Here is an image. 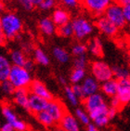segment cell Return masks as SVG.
Segmentation results:
<instances>
[{
    "instance_id": "obj_7",
    "label": "cell",
    "mask_w": 130,
    "mask_h": 131,
    "mask_svg": "<svg viewBox=\"0 0 130 131\" xmlns=\"http://www.w3.org/2000/svg\"><path fill=\"white\" fill-rule=\"evenodd\" d=\"M1 112L2 115L5 118L6 122L10 124L12 127L14 128V131H27L28 126L24 121L19 119L18 115L14 112L13 108L9 104L3 103L1 107Z\"/></svg>"
},
{
    "instance_id": "obj_53",
    "label": "cell",
    "mask_w": 130,
    "mask_h": 131,
    "mask_svg": "<svg viewBox=\"0 0 130 131\" xmlns=\"http://www.w3.org/2000/svg\"><path fill=\"white\" fill-rule=\"evenodd\" d=\"M115 1H117V0H115Z\"/></svg>"
},
{
    "instance_id": "obj_18",
    "label": "cell",
    "mask_w": 130,
    "mask_h": 131,
    "mask_svg": "<svg viewBox=\"0 0 130 131\" xmlns=\"http://www.w3.org/2000/svg\"><path fill=\"white\" fill-rule=\"evenodd\" d=\"M12 97L13 101L18 106H20V107L28 111L29 97H30V91H29L28 88H18L15 90Z\"/></svg>"
},
{
    "instance_id": "obj_51",
    "label": "cell",
    "mask_w": 130,
    "mask_h": 131,
    "mask_svg": "<svg viewBox=\"0 0 130 131\" xmlns=\"http://www.w3.org/2000/svg\"><path fill=\"white\" fill-rule=\"evenodd\" d=\"M129 45H130V38H129Z\"/></svg>"
},
{
    "instance_id": "obj_35",
    "label": "cell",
    "mask_w": 130,
    "mask_h": 131,
    "mask_svg": "<svg viewBox=\"0 0 130 131\" xmlns=\"http://www.w3.org/2000/svg\"><path fill=\"white\" fill-rule=\"evenodd\" d=\"M57 5V0H43L38 8L44 11H48L55 8Z\"/></svg>"
},
{
    "instance_id": "obj_1",
    "label": "cell",
    "mask_w": 130,
    "mask_h": 131,
    "mask_svg": "<svg viewBox=\"0 0 130 131\" xmlns=\"http://www.w3.org/2000/svg\"><path fill=\"white\" fill-rule=\"evenodd\" d=\"M0 21L4 34L8 40H13L23 31V20L14 12L8 11L1 14Z\"/></svg>"
},
{
    "instance_id": "obj_34",
    "label": "cell",
    "mask_w": 130,
    "mask_h": 131,
    "mask_svg": "<svg viewBox=\"0 0 130 131\" xmlns=\"http://www.w3.org/2000/svg\"><path fill=\"white\" fill-rule=\"evenodd\" d=\"M88 64V58L86 56H80V57H75L73 60V68H82L85 69Z\"/></svg>"
},
{
    "instance_id": "obj_20",
    "label": "cell",
    "mask_w": 130,
    "mask_h": 131,
    "mask_svg": "<svg viewBox=\"0 0 130 131\" xmlns=\"http://www.w3.org/2000/svg\"><path fill=\"white\" fill-rule=\"evenodd\" d=\"M100 92L105 97L112 99L117 95V80L112 78L100 84Z\"/></svg>"
},
{
    "instance_id": "obj_23",
    "label": "cell",
    "mask_w": 130,
    "mask_h": 131,
    "mask_svg": "<svg viewBox=\"0 0 130 131\" xmlns=\"http://www.w3.org/2000/svg\"><path fill=\"white\" fill-rule=\"evenodd\" d=\"M88 52H90L93 56L97 58H101L103 56V46L99 37H94L89 40L88 44Z\"/></svg>"
},
{
    "instance_id": "obj_22",
    "label": "cell",
    "mask_w": 130,
    "mask_h": 131,
    "mask_svg": "<svg viewBox=\"0 0 130 131\" xmlns=\"http://www.w3.org/2000/svg\"><path fill=\"white\" fill-rule=\"evenodd\" d=\"M35 118L38 121V123L42 125L44 127L46 128H55L57 123L55 122V120L52 118V116L48 114V112L43 111L38 113L37 114H35Z\"/></svg>"
},
{
    "instance_id": "obj_27",
    "label": "cell",
    "mask_w": 130,
    "mask_h": 131,
    "mask_svg": "<svg viewBox=\"0 0 130 131\" xmlns=\"http://www.w3.org/2000/svg\"><path fill=\"white\" fill-rule=\"evenodd\" d=\"M74 115L78 119V121L80 122L81 125H83V126H88L89 124H91V118H90L89 113L85 111L83 107L82 108L81 107H77V108L75 109Z\"/></svg>"
},
{
    "instance_id": "obj_26",
    "label": "cell",
    "mask_w": 130,
    "mask_h": 131,
    "mask_svg": "<svg viewBox=\"0 0 130 131\" xmlns=\"http://www.w3.org/2000/svg\"><path fill=\"white\" fill-rule=\"evenodd\" d=\"M53 57L60 63H67L70 61V54L65 48L60 47H55L52 50Z\"/></svg>"
},
{
    "instance_id": "obj_39",
    "label": "cell",
    "mask_w": 130,
    "mask_h": 131,
    "mask_svg": "<svg viewBox=\"0 0 130 131\" xmlns=\"http://www.w3.org/2000/svg\"><path fill=\"white\" fill-rule=\"evenodd\" d=\"M109 105L112 106V107H113V108H115V109H117L118 111H119V110H120V109L123 107L122 102H121L120 100L118 99L117 96H115V97H113V98L110 99Z\"/></svg>"
},
{
    "instance_id": "obj_38",
    "label": "cell",
    "mask_w": 130,
    "mask_h": 131,
    "mask_svg": "<svg viewBox=\"0 0 130 131\" xmlns=\"http://www.w3.org/2000/svg\"><path fill=\"white\" fill-rule=\"evenodd\" d=\"M72 88H73V90L75 93V95L80 99L81 101H82L83 99L85 98V95H84V92H83L81 84H75V85H73V86H72Z\"/></svg>"
},
{
    "instance_id": "obj_40",
    "label": "cell",
    "mask_w": 130,
    "mask_h": 131,
    "mask_svg": "<svg viewBox=\"0 0 130 131\" xmlns=\"http://www.w3.org/2000/svg\"><path fill=\"white\" fill-rule=\"evenodd\" d=\"M35 60H31V59H27V61L25 62L24 64V67L26 70H28L29 72H32L34 69H35Z\"/></svg>"
},
{
    "instance_id": "obj_41",
    "label": "cell",
    "mask_w": 130,
    "mask_h": 131,
    "mask_svg": "<svg viewBox=\"0 0 130 131\" xmlns=\"http://www.w3.org/2000/svg\"><path fill=\"white\" fill-rule=\"evenodd\" d=\"M7 37H6L5 34H4V31L2 29V26H1V21H0V46H4L7 42Z\"/></svg>"
},
{
    "instance_id": "obj_11",
    "label": "cell",
    "mask_w": 130,
    "mask_h": 131,
    "mask_svg": "<svg viewBox=\"0 0 130 131\" xmlns=\"http://www.w3.org/2000/svg\"><path fill=\"white\" fill-rule=\"evenodd\" d=\"M46 111L52 116V118L55 120L57 124L60 123L61 118L68 112L66 106L64 105L62 101L60 100H56V99H53V100L48 101Z\"/></svg>"
},
{
    "instance_id": "obj_25",
    "label": "cell",
    "mask_w": 130,
    "mask_h": 131,
    "mask_svg": "<svg viewBox=\"0 0 130 131\" xmlns=\"http://www.w3.org/2000/svg\"><path fill=\"white\" fill-rule=\"evenodd\" d=\"M86 77V70L82 68H73L70 73V82L73 85L81 84Z\"/></svg>"
},
{
    "instance_id": "obj_9",
    "label": "cell",
    "mask_w": 130,
    "mask_h": 131,
    "mask_svg": "<svg viewBox=\"0 0 130 131\" xmlns=\"http://www.w3.org/2000/svg\"><path fill=\"white\" fill-rule=\"evenodd\" d=\"M82 105L83 108L90 114L98 109L102 108L104 106L108 105V102L106 101L105 96L101 92H98V93H95L83 99Z\"/></svg>"
},
{
    "instance_id": "obj_19",
    "label": "cell",
    "mask_w": 130,
    "mask_h": 131,
    "mask_svg": "<svg viewBox=\"0 0 130 131\" xmlns=\"http://www.w3.org/2000/svg\"><path fill=\"white\" fill-rule=\"evenodd\" d=\"M38 28H39L41 33L43 35H47V36H50V35H53L54 34H56L58 29V27L56 26V24L52 20V19L48 17L42 18L39 20Z\"/></svg>"
},
{
    "instance_id": "obj_6",
    "label": "cell",
    "mask_w": 130,
    "mask_h": 131,
    "mask_svg": "<svg viewBox=\"0 0 130 131\" xmlns=\"http://www.w3.org/2000/svg\"><path fill=\"white\" fill-rule=\"evenodd\" d=\"M104 16L109 19L114 25L117 26L120 30L124 29L127 24L124 13V7L115 1L106 9Z\"/></svg>"
},
{
    "instance_id": "obj_37",
    "label": "cell",
    "mask_w": 130,
    "mask_h": 131,
    "mask_svg": "<svg viewBox=\"0 0 130 131\" xmlns=\"http://www.w3.org/2000/svg\"><path fill=\"white\" fill-rule=\"evenodd\" d=\"M59 1L69 8H75L80 5V0H59Z\"/></svg>"
},
{
    "instance_id": "obj_8",
    "label": "cell",
    "mask_w": 130,
    "mask_h": 131,
    "mask_svg": "<svg viewBox=\"0 0 130 131\" xmlns=\"http://www.w3.org/2000/svg\"><path fill=\"white\" fill-rule=\"evenodd\" d=\"M94 23H95L96 29H98V31L100 33L106 35L108 37H116L119 34V31H120V29L117 26L114 25L104 15L96 18V20Z\"/></svg>"
},
{
    "instance_id": "obj_2",
    "label": "cell",
    "mask_w": 130,
    "mask_h": 131,
    "mask_svg": "<svg viewBox=\"0 0 130 131\" xmlns=\"http://www.w3.org/2000/svg\"><path fill=\"white\" fill-rule=\"evenodd\" d=\"M73 28V36L78 41H83L88 38L95 30V23L84 16H77L72 20Z\"/></svg>"
},
{
    "instance_id": "obj_49",
    "label": "cell",
    "mask_w": 130,
    "mask_h": 131,
    "mask_svg": "<svg viewBox=\"0 0 130 131\" xmlns=\"http://www.w3.org/2000/svg\"><path fill=\"white\" fill-rule=\"evenodd\" d=\"M128 58H129V63H130V48L129 50H128Z\"/></svg>"
},
{
    "instance_id": "obj_32",
    "label": "cell",
    "mask_w": 130,
    "mask_h": 131,
    "mask_svg": "<svg viewBox=\"0 0 130 131\" xmlns=\"http://www.w3.org/2000/svg\"><path fill=\"white\" fill-rule=\"evenodd\" d=\"M72 54L74 57H80V56L86 55V52L88 51V44L83 43V42H77L72 47Z\"/></svg>"
},
{
    "instance_id": "obj_5",
    "label": "cell",
    "mask_w": 130,
    "mask_h": 131,
    "mask_svg": "<svg viewBox=\"0 0 130 131\" xmlns=\"http://www.w3.org/2000/svg\"><path fill=\"white\" fill-rule=\"evenodd\" d=\"M115 0H80V5L84 9L94 18L104 15L106 9Z\"/></svg>"
},
{
    "instance_id": "obj_33",
    "label": "cell",
    "mask_w": 130,
    "mask_h": 131,
    "mask_svg": "<svg viewBox=\"0 0 130 131\" xmlns=\"http://www.w3.org/2000/svg\"><path fill=\"white\" fill-rule=\"evenodd\" d=\"M0 90L5 96H12L15 92L16 88L9 80H6L0 83Z\"/></svg>"
},
{
    "instance_id": "obj_29",
    "label": "cell",
    "mask_w": 130,
    "mask_h": 131,
    "mask_svg": "<svg viewBox=\"0 0 130 131\" xmlns=\"http://www.w3.org/2000/svg\"><path fill=\"white\" fill-rule=\"evenodd\" d=\"M113 77L115 79H124L130 77V69L123 65H115L113 67Z\"/></svg>"
},
{
    "instance_id": "obj_45",
    "label": "cell",
    "mask_w": 130,
    "mask_h": 131,
    "mask_svg": "<svg viewBox=\"0 0 130 131\" xmlns=\"http://www.w3.org/2000/svg\"><path fill=\"white\" fill-rule=\"evenodd\" d=\"M85 131H101V128H99L98 126H96L94 124H89L86 128H85Z\"/></svg>"
},
{
    "instance_id": "obj_30",
    "label": "cell",
    "mask_w": 130,
    "mask_h": 131,
    "mask_svg": "<svg viewBox=\"0 0 130 131\" xmlns=\"http://www.w3.org/2000/svg\"><path fill=\"white\" fill-rule=\"evenodd\" d=\"M64 94H65L66 99H67L68 102H69L72 106L77 107L78 104L80 103L81 100L75 95V93L73 90V88H72V86H64Z\"/></svg>"
},
{
    "instance_id": "obj_36",
    "label": "cell",
    "mask_w": 130,
    "mask_h": 131,
    "mask_svg": "<svg viewBox=\"0 0 130 131\" xmlns=\"http://www.w3.org/2000/svg\"><path fill=\"white\" fill-rule=\"evenodd\" d=\"M18 2H19L20 6L23 9L27 10V11H30L32 8H35V4H34V1H32V0H18Z\"/></svg>"
},
{
    "instance_id": "obj_4",
    "label": "cell",
    "mask_w": 130,
    "mask_h": 131,
    "mask_svg": "<svg viewBox=\"0 0 130 131\" xmlns=\"http://www.w3.org/2000/svg\"><path fill=\"white\" fill-rule=\"evenodd\" d=\"M90 72L91 75L100 84L114 78L113 67L109 65L107 62L100 60H97L90 63Z\"/></svg>"
},
{
    "instance_id": "obj_21",
    "label": "cell",
    "mask_w": 130,
    "mask_h": 131,
    "mask_svg": "<svg viewBox=\"0 0 130 131\" xmlns=\"http://www.w3.org/2000/svg\"><path fill=\"white\" fill-rule=\"evenodd\" d=\"M12 67V63L9 58L0 54V83L8 80L10 70Z\"/></svg>"
},
{
    "instance_id": "obj_47",
    "label": "cell",
    "mask_w": 130,
    "mask_h": 131,
    "mask_svg": "<svg viewBox=\"0 0 130 131\" xmlns=\"http://www.w3.org/2000/svg\"><path fill=\"white\" fill-rule=\"evenodd\" d=\"M5 12V4L4 2L0 1V14H3Z\"/></svg>"
},
{
    "instance_id": "obj_28",
    "label": "cell",
    "mask_w": 130,
    "mask_h": 131,
    "mask_svg": "<svg viewBox=\"0 0 130 131\" xmlns=\"http://www.w3.org/2000/svg\"><path fill=\"white\" fill-rule=\"evenodd\" d=\"M34 60L36 63L43 66H48L49 64V58L42 48H36L34 50Z\"/></svg>"
},
{
    "instance_id": "obj_10",
    "label": "cell",
    "mask_w": 130,
    "mask_h": 131,
    "mask_svg": "<svg viewBox=\"0 0 130 131\" xmlns=\"http://www.w3.org/2000/svg\"><path fill=\"white\" fill-rule=\"evenodd\" d=\"M109 107L110 105L104 106L102 108H100L96 111L90 113V118H91V123L94 124L99 128H103L109 125L111 121V118L109 116Z\"/></svg>"
},
{
    "instance_id": "obj_15",
    "label": "cell",
    "mask_w": 130,
    "mask_h": 131,
    "mask_svg": "<svg viewBox=\"0 0 130 131\" xmlns=\"http://www.w3.org/2000/svg\"><path fill=\"white\" fill-rule=\"evenodd\" d=\"M48 100L39 97L35 94H31L29 97V106H28V111L32 113L34 115L37 114L40 112L45 111L47 109V106L48 103Z\"/></svg>"
},
{
    "instance_id": "obj_16",
    "label": "cell",
    "mask_w": 130,
    "mask_h": 131,
    "mask_svg": "<svg viewBox=\"0 0 130 131\" xmlns=\"http://www.w3.org/2000/svg\"><path fill=\"white\" fill-rule=\"evenodd\" d=\"M81 86H82L85 98L88 96H90V95H93V94L95 93H98V92L100 91V83L98 82L92 75L86 76L84 79V81L81 83Z\"/></svg>"
},
{
    "instance_id": "obj_50",
    "label": "cell",
    "mask_w": 130,
    "mask_h": 131,
    "mask_svg": "<svg viewBox=\"0 0 130 131\" xmlns=\"http://www.w3.org/2000/svg\"><path fill=\"white\" fill-rule=\"evenodd\" d=\"M0 1H2V2H6V1H8V0H0Z\"/></svg>"
},
{
    "instance_id": "obj_3",
    "label": "cell",
    "mask_w": 130,
    "mask_h": 131,
    "mask_svg": "<svg viewBox=\"0 0 130 131\" xmlns=\"http://www.w3.org/2000/svg\"><path fill=\"white\" fill-rule=\"evenodd\" d=\"M8 80L12 83L16 89L18 88H28L32 81L31 72L23 66L12 65L10 70Z\"/></svg>"
},
{
    "instance_id": "obj_14",
    "label": "cell",
    "mask_w": 130,
    "mask_h": 131,
    "mask_svg": "<svg viewBox=\"0 0 130 131\" xmlns=\"http://www.w3.org/2000/svg\"><path fill=\"white\" fill-rule=\"evenodd\" d=\"M59 126L64 131H81L80 122L74 114L67 112L59 123Z\"/></svg>"
},
{
    "instance_id": "obj_24",
    "label": "cell",
    "mask_w": 130,
    "mask_h": 131,
    "mask_svg": "<svg viewBox=\"0 0 130 131\" xmlns=\"http://www.w3.org/2000/svg\"><path fill=\"white\" fill-rule=\"evenodd\" d=\"M27 57L23 50L20 49H14L10 51L9 53V60L12 63V65L16 66H24L25 62L27 61Z\"/></svg>"
},
{
    "instance_id": "obj_48",
    "label": "cell",
    "mask_w": 130,
    "mask_h": 131,
    "mask_svg": "<svg viewBox=\"0 0 130 131\" xmlns=\"http://www.w3.org/2000/svg\"><path fill=\"white\" fill-rule=\"evenodd\" d=\"M53 131H64L62 128H60V126H58V127H55V128H53Z\"/></svg>"
},
{
    "instance_id": "obj_13",
    "label": "cell",
    "mask_w": 130,
    "mask_h": 131,
    "mask_svg": "<svg viewBox=\"0 0 130 131\" xmlns=\"http://www.w3.org/2000/svg\"><path fill=\"white\" fill-rule=\"evenodd\" d=\"M28 89H29L31 94H35V95H37L39 97H42V98L46 99L48 101H51L54 99L52 93L48 90L47 86L43 82H41L40 80H37V79H35V80L32 81V83L29 86Z\"/></svg>"
},
{
    "instance_id": "obj_31",
    "label": "cell",
    "mask_w": 130,
    "mask_h": 131,
    "mask_svg": "<svg viewBox=\"0 0 130 131\" xmlns=\"http://www.w3.org/2000/svg\"><path fill=\"white\" fill-rule=\"evenodd\" d=\"M57 34L60 37L63 38H70L73 36V28L72 25V23H68L64 25H61L58 27Z\"/></svg>"
},
{
    "instance_id": "obj_12",
    "label": "cell",
    "mask_w": 130,
    "mask_h": 131,
    "mask_svg": "<svg viewBox=\"0 0 130 131\" xmlns=\"http://www.w3.org/2000/svg\"><path fill=\"white\" fill-rule=\"evenodd\" d=\"M116 96L120 100L123 106L130 103V77L117 80V95Z\"/></svg>"
},
{
    "instance_id": "obj_46",
    "label": "cell",
    "mask_w": 130,
    "mask_h": 131,
    "mask_svg": "<svg viewBox=\"0 0 130 131\" xmlns=\"http://www.w3.org/2000/svg\"><path fill=\"white\" fill-rule=\"evenodd\" d=\"M59 81H60V83L61 85H63L64 86H67V80L65 78L64 76H59Z\"/></svg>"
},
{
    "instance_id": "obj_42",
    "label": "cell",
    "mask_w": 130,
    "mask_h": 131,
    "mask_svg": "<svg viewBox=\"0 0 130 131\" xmlns=\"http://www.w3.org/2000/svg\"><path fill=\"white\" fill-rule=\"evenodd\" d=\"M124 13H125V17L126 20V23H130V5L125 6L124 7Z\"/></svg>"
},
{
    "instance_id": "obj_44",
    "label": "cell",
    "mask_w": 130,
    "mask_h": 131,
    "mask_svg": "<svg viewBox=\"0 0 130 131\" xmlns=\"http://www.w3.org/2000/svg\"><path fill=\"white\" fill-rule=\"evenodd\" d=\"M117 113H118L117 109L113 108V107H112V106L109 107V116H110L111 120L114 118L115 116H116V114H117Z\"/></svg>"
},
{
    "instance_id": "obj_17",
    "label": "cell",
    "mask_w": 130,
    "mask_h": 131,
    "mask_svg": "<svg viewBox=\"0 0 130 131\" xmlns=\"http://www.w3.org/2000/svg\"><path fill=\"white\" fill-rule=\"evenodd\" d=\"M51 19L57 27L71 23V14L67 9L63 8H56L51 14Z\"/></svg>"
},
{
    "instance_id": "obj_43",
    "label": "cell",
    "mask_w": 130,
    "mask_h": 131,
    "mask_svg": "<svg viewBox=\"0 0 130 131\" xmlns=\"http://www.w3.org/2000/svg\"><path fill=\"white\" fill-rule=\"evenodd\" d=\"M0 131H14V128L12 127V126L10 124L7 123L6 122L4 125L1 126V128H0Z\"/></svg>"
},
{
    "instance_id": "obj_52",
    "label": "cell",
    "mask_w": 130,
    "mask_h": 131,
    "mask_svg": "<svg viewBox=\"0 0 130 131\" xmlns=\"http://www.w3.org/2000/svg\"><path fill=\"white\" fill-rule=\"evenodd\" d=\"M0 128H1V124H0Z\"/></svg>"
}]
</instances>
